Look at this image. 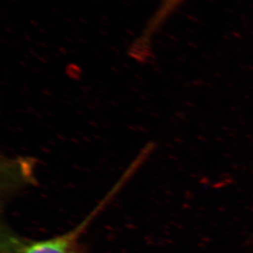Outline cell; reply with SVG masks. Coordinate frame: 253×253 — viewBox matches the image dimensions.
<instances>
[{
	"label": "cell",
	"instance_id": "6da1fadb",
	"mask_svg": "<svg viewBox=\"0 0 253 253\" xmlns=\"http://www.w3.org/2000/svg\"><path fill=\"white\" fill-rule=\"evenodd\" d=\"M93 215L94 213L72 231L52 239L33 243L21 253H81L78 242L80 234L85 229Z\"/></svg>",
	"mask_w": 253,
	"mask_h": 253
}]
</instances>
